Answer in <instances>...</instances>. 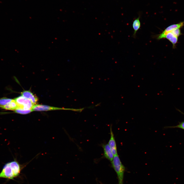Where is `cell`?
Instances as JSON below:
<instances>
[{
    "label": "cell",
    "mask_w": 184,
    "mask_h": 184,
    "mask_svg": "<svg viewBox=\"0 0 184 184\" xmlns=\"http://www.w3.org/2000/svg\"><path fill=\"white\" fill-rule=\"evenodd\" d=\"M21 170L18 162L13 161L5 164L0 173V178L14 179L19 175Z\"/></svg>",
    "instance_id": "cell-1"
},
{
    "label": "cell",
    "mask_w": 184,
    "mask_h": 184,
    "mask_svg": "<svg viewBox=\"0 0 184 184\" xmlns=\"http://www.w3.org/2000/svg\"><path fill=\"white\" fill-rule=\"evenodd\" d=\"M111 163L112 166L117 176L118 184H123L125 167L122 164L118 155L114 156Z\"/></svg>",
    "instance_id": "cell-2"
},
{
    "label": "cell",
    "mask_w": 184,
    "mask_h": 184,
    "mask_svg": "<svg viewBox=\"0 0 184 184\" xmlns=\"http://www.w3.org/2000/svg\"><path fill=\"white\" fill-rule=\"evenodd\" d=\"M14 100L18 105V108L24 109H31L34 105L30 100L22 96L16 98Z\"/></svg>",
    "instance_id": "cell-3"
},
{
    "label": "cell",
    "mask_w": 184,
    "mask_h": 184,
    "mask_svg": "<svg viewBox=\"0 0 184 184\" xmlns=\"http://www.w3.org/2000/svg\"><path fill=\"white\" fill-rule=\"evenodd\" d=\"M184 25V21L178 23L171 25L166 28L161 33L157 35L155 37L158 40L163 39L164 36L167 33L178 28H180Z\"/></svg>",
    "instance_id": "cell-4"
},
{
    "label": "cell",
    "mask_w": 184,
    "mask_h": 184,
    "mask_svg": "<svg viewBox=\"0 0 184 184\" xmlns=\"http://www.w3.org/2000/svg\"><path fill=\"white\" fill-rule=\"evenodd\" d=\"M32 109L33 111H44L60 110H72L71 109L56 107L40 104L34 105L32 107Z\"/></svg>",
    "instance_id": "cell-5"
},
{
    "label": "cell",
    "mask_w": 184,
    "mask_h": 184,
    "mask_svg": "<svg viewBox=\"0 0 184 184\" xmlns=\"http://www.w3.org/2000/svg\"><path fill=\"white\" fill-rule=\"evenodd\" d=\"M110 138L108 144L110 147L114 156L118 155L116 142L112 130L111 125L110 126Z\"/></svg>",
    "instance_id": "cell-6"
},
{
    "label": "cell",
    "mask_w": 184,
    "mask_h": 184,
    "mask_svg": "<svg viewBox=\"0 0 184 184\" xmlns=\"http://www.w3.org/2000/svg\"><path fill=\"white\" fill-rule=\"evenodd\" d=\"M104 152V157L111 162L113 159L114 155L111 148L108 144L102 145Z\"/></svg>",
    "instance_id": "cell-7"
},
{
    "label": "cell",
    "mask_w": 184,
    "mask_h": 184,
    "mask_svg": "<svg viewBox=\"0 0 184 184\" xmlns=\"http://www.w3.org/2000/svg\"><path fill=\"white\" fill-rule=\"evenodd\" d=\"M21 94L24 97L30 100L34 105L37 103L38 101L37 97L30 91H24Z\"/></svg>",
    "instance_id": "cell-8"
},
{
    "label": "cell",
    "mask_w": 184,
    "mask_h": 184,
    "mask_svg": "<svg viewBox=\"0 0 184 184\" xmlns=\"http://www.w3.org/2000/svg\"><path fill=\"white\" fill-rule=\"evenodd\" d=\"M165 38L167 39L172 43L173 48L174 47L178 41V37L175 36L171 32L166 34L163 38Z\"/></svg>",
    "instance_id": "cell-9"
},
{
    "label": "cell",
    "mask_w": 184,
    "mask_h": 184,
    "mask_svg": "<svg viewBox=\"0 0 184 184\" xmlns=\"http://www.w3.org/2000/svg\"><path fill=\"white\" fill-rule=\"evenodd\" d=\"M0 107L6 110H14L18 108V105L14 99L6 105Z\"/></svg>",
    "instance_id": "cell-10"
},
{
    "label": "cell",
    "mask_w": 184,
    "mask_h": 184,
    "mask_svg": "<svg viewBox=\"0 0 184 184\" xmlns=\"http://www.w3.org/2000/svg\"><path fill=\"white\" fill-rule=\"evenodd\" d=\"M139 17L135 19L133 21L132 27L134 30L133 37H135L137 32L141 27V23L139 20Z\"/></svg>",
    "instance_id": "cell-11"
},
{
    "label": "cell",
    "mask_w": 184,
    "mask_h": 184,
    "mask_svg": "<svg viewBox=\"0 0 184 184\" xmlns=\"http://www.w3.org/2000/svg\"><path fill=\"white\" fill-rule=\"evenodd\" d=\"M33 111L32 109L29 110H25L19 108H18L14 110V111L15 113L23 114H28Z\"/></svg>",
    "instance_id": "cell-12"
},
{
    "label": "cell",
    "mask_w": 184,
    "mask_h": 184,
    "mask_svg": "<svg viewBox=\"0 0 184 184\" xmlns=\"http://www.w3.org/2000/svg\"><path fill=\"white\" fill-rule=\"evenodd\" d=\"M11 99L3 98L0 99V107L4 106L13 100Z\"/></svg>",
    "instance_id": "cell-13"
},
{
    "label": "cell",
    "mask_w": 184,
    "mask_h": 184,
    "mask_svg": "<svg viewBox=\"0 0 184 184\" xmlns=\"http://www.w3.org/2000/svg\"><path fill=\"white\" fill-rule=\"evenodd\" d=\"M167 128H180L184 130V121L180 122L179 124L175 126H168Z\"/></svg>",
    "instance_id": "cell-14"
},
{
    "label": "cell",
    "mask_w": 184,
    "mask_h": 184,
    "mask_svg": "<svg viewBox=\"0 0 184 184\" xmlns=\"http://www.w3.org/2000/svg\"><path fill=\"white\" fill-rule=\"evenodd\" d=\"M178 28L175 29L170 32L175 36L178 37L181 34L180 30Z\"/></svg>",
    "instance_id": "cell-15"
}]
</instances>
